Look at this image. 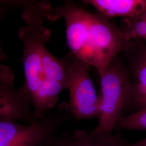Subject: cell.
I'll use <instances>...</instances> for the list:
<instances>
[{
	"label": "cell",
	"mask_w": 146,
	"mask_h": 146,
	"mask_svg": "<svg viewBox=\"0 0 146 146\" xmlns=\"http://www.w3.org/2000/svg\"><path fill=\"white\" fill-rule=\"evenodd\" d=\"M43 14L49 21L64 20L70 52L95 68L100 76L116 55L129 46L130 39L127 34L108 18L72 1H66L54 8L44 1Z\"/></svg>",
	"instance_id": "6da1fadb"
},
{
	"label": "cell",
	"mask_w": 146,
	"mask_h": 146,
	"mask_svg": "<svg viewBox=\"0 0 146 146\" xmlns=\"http://www.w3.org/2000/svg\"><path fill=\"white\" fill-rule=\"evenodd\" d=\"M14 2L23 8L22 17L26 23L18 31L23 47L22 63L25 81L22 87L30 98L35 115L40 107L42 86L46 80L42 70V54L50 40L51 32L44 25L46 19L42 11V1Z\"/></svg>",
	"instance_id": "7a4b0ae2"
},
{
	"label": "cell",
	"mask_w": 146,
	"mask_h": 146,
	"mask_svg": "<svg viewBox=\"0 0 146 146\" xmlns=\"http://www.w3.org/2000/svg\"><path fill=\"white\" fill-rule=\"evenodd\" d=\"M100 77V107L96 128L104 132L113 131L127 110L132 83L125 69L115 58Z\"/></svg>",
	"instance_id": "3957f363"
},
{
	"label": "cell",
	"mask_w": 146,
	"mask_h": 146,
	"mask_svg": "<svg viewBox=\"0 0 146 146\" xmlns=\"http://www.w3.org/2000/svg\"><path fill=\"white\" fill-rule=\"evenodd\" d=\"M67 77L70 93L69 107L77 120L90 119L99 116L100 99L90 78V67L70 52L60 60Z\"/></svg>",
	"instance_id": "277c9868"
},
{
	"label": "cell",
	"mask_w": 146,
	"mask_h": 146,
	"mask_svg": "<svg viewBox=\"0 0 146 146\" xmlns=\"http://www.w3.org/2000/svg\"><path fill=\"white\" fill-rule=\"evenodd\" d=\"M60 106L58 113H47L33 124L0 121V146H41L74 116L69 104Z\"/></svg>",
	"instance_id": "5b68a950"
},
{
	"label": "cell",
	"mask_w": 146,
	"mask_h": 146,
	"mask_svg": "<svg viewBox=\"0 0 146 146\" xmlns=\"http://www.w3.org/2000/svg\"><path fill=\"white\" fill-rule=\"evenodd\" d=\"M0 121H15L30 125L40 119L31 108V101L21 86L13 88L14 74L11 68L1 66Z\"/></svg>",
	"instance_id": "8992f818"
},
{
	"label": "cell",
	"mask_w": 146,
	"mask_h": 146,
	"mask_svg": "<svg viewBox=\"0 0 146 146\" xmlns=\"http://www.w3.org/2000/svg\"><path fill=\"white\" fill-rule=\"evenodd\" d=\"M83 2L92 5L98 13L108 19L133 18L146 12V0H87Z\"/></svg>",
	"instance_id": "52a82bcc"
},
{
	"label": "cell",
	"mask_w": 146,
	"mask_h": 146,
	"mask_svg": "<svg viewBox=\"0 0 146 146\" xmlns=\"http://www.w3.org/2000/svg\"><path fill=\"white\" fill-rule=\"evenodd\" d=\"M134 80L127 110L133 107L135 113L146 108V51L136 64Z\"/></svg>",
	"instance_id": "ba28073f"
},
{
	"label": "cell",
	"mask_w": 146,
	"mask_h": 146,
	"mask_svg": "<svg viewBox=\"0 0 146 146\" xmlns=\"http://www.w3.org/2000/svg\"><path fill=\"white\" fill-rule=\"evenodd\" d=\"M42 67L46 79L55 81L67 89V77L64 67L60 61L55 58L47 48L42 54Z\"/></svg>",
	"instance_id": "9c48e42d"
},
{
	"label": "cell",
	"mask_w": 146,
	"mask_h": 146,
	"mask_svg": "<svg viewBox=\"0 0 146 146\" xmlns=\"http://www.w3.org/2000/svg\"><path fill=\"white\" fill-rule=\"evenodd\" d=\"M87 146H128L129 143L119 133L114 135L113 131L104 132L96 127L87 133Z\"/></svg>",
	"instance_id": "30bf717a"
},
{
	"label": "cell",
	"mask_w": 146,
	"mask_h": 146,
	"mask_svg": "<svg viewBox=\"0 0 146 146\" xmlns=\"http://www.w3.org/2000/svg\"><path fill=\"white\" fill-rule=\"evenodd\" d=\"M87 133L82 129H77L72 133L63 132L59 135L49 137L41 146H87Z\"/></svg>",
	"instance_id": "8fae6325"
},
{
	"label": "cell",
	"mask_w": 146,
	"mask_h": 146,
	"mask_svg": "<svg viewBox=\"0 0 146 146\" xmlns=\"http://www.w3.org/2000/svg\"><path fill=\"white\" fill-rule=\"evenodd\" d=\"M146 131V108L121 117L114 130Z\"/></svg>",
	"instance_id": "7c38bea8"
},
{
	"label": "cell",
	"mask_w": 146,
	"mask_h": 146,
	"mask_svg": "<svg viewBox=\"0 0 146 146\" xmlns=\"http://www.w3.org/2000/svg\"><path fill=\"white\" fill-rule=\"evenodd\" d=\"M126 28L122 30L130 39L139 37L146 39V20L142 15L133 18L124 19Z\"/></svg>",
	"instance_id": "4fadbf2b"
},
{
	"label": "cell",
	"mask_w": 146,
	"mask_h": 146,
	"mask_svg": "<svg viewBox=\"0 0 146 146\" xmlns=\"http://www.w3.org/2000/svg\"><path fill=\"white\" fill-rule=\"evenodd\" d=\"M128 146H146V137L139 141L129 143Z\"/></svg>",
	"instance_id": "5bb4252c"
},
{
	"label": "cell",
	"mask_w": 146,
	"mask_h": 146,
	"mask_svg": "<svg viewBox=\"0 0 146 146\" xmlns=\"http://www.w3.org/2000/svg\"><path fill=\"white\" fill-rule=\"evenodd\" d=\"M142 17H143V18H144V19H145L146 20V12L145 13V14H142Z\"/></svg>",
	"instance_id": "9a60e30c"
},
{
	"label": "cell",
	"mask_w": 146,
	"mask_h": 146,
	"mask_svg": "<svg viewBox=\"0 0 146 146\" xmlns=\"http://www.w3.org/2000/svg\"><path fill=\"white\" fill-rule=\"evenodd\" d=\"M145 40H146V39H145Z\"/></svg>",
	"instance_id": "2e32d148"
}]
</instances>
